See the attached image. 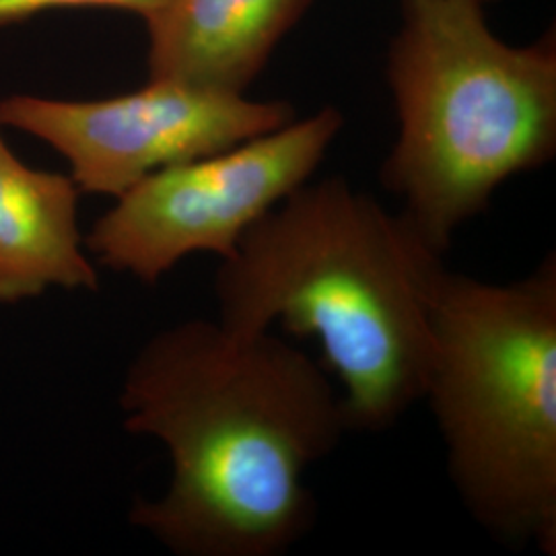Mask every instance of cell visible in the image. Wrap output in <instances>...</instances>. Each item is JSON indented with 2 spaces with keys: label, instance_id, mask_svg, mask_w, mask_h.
<instances>
[{
  "label": "cell",
  "instance_id": "cell-1",
  "mask_svg": "<svg viewBox=\"0 0 556 556\" xmlns=\"http://www.w3.org/2000/svg\"><path fill=\"white\" fill-rule=\"evenodd\" d=\"M122 425L167 450L172 478L130 521L179 556H280L316 523L307 470L346 418L326 369L273 332L186 319L126 369Z\"/></svg>",
  "mask_w": 556,
  "mask_h": 556
},
{
  "label": "cell",
  "instance_id": "cell-2",
  "mask_svg": "<svg viewBox=\"0 0 556 556\" xmlns=\"http://www.w3.org/2000/svg\"><path fill=\"white\" fill-rule=\"evenodd\" d=\"M443 270L402 213L346 179L307 181L220 260L217 321L241 334L280 326L316 338L349 431L383 433L422 400Z\"/></svg>",
  "mask_w": 556,
  "mask_h": 556
},
{
  "label": "cell",
  "instance_id": "cell-3",
  "mask_svg": "<svg viewBox=\"0 0 556 556\" xmlns=\"http://www.w3.org/2000/svg\"><path fill=\"white\" fill-rule=\"evenodd\" d=\"M388 54L397 139L381 184L441 256L507 179L556 153V43L514 48L478 0H404Z\"/></svg>",
  "mask_w": 556,
  "mask_h": 556
},
{
  "label": "cell",
  "instance_id": "cell-4",
  "mask_svg": "<svg viewBox=\"0 0 556 556\" xmlns=\"http://www.w3.org/2000/svg\"><path fill=\"white\" fill-rule=\"evenodd\" d=\"M422 400L470 517L503 544L555 556V252L509 282L441 273Z\"/></svg>",
  "mask_w": 556,
  "mask_h": 556
},
{
  "label": "cell",
  "instance_id": "cell-5",
  "mask_svg": "<svg viewBox=\"0 0 556 556\" xmlns=\"http://www.w3.org/2000/svg\"><path fill=\"white\" fill-rule=\"evenodd\" d=\"M344 116L328 105L219 153L151 174L85 236L93 262L157 285L194 254L229 258L243 233L316 174Z\"/></svg>",
  "mask_w": 556,
  "mask_h": 556
},
{
  "label": "cell",
  "instance_id": "cell-6",
  "mask_svg": "<svg viewBox=\"0 0 556 556\" xmlns=\"http://www.w3.org/2000/svg\"><path fill=\"white\" fill-rule=\"evenodd\" d=\"M291 119L295 110L287 101L248 100L172 79H149L139 91L105 100H0V124L59 151L80 194L114 199L155 172L231 149Z\"/></svg>",
  "mask_w": 556,
  "mask_h": 556
},
{
  "label": "cell",
  "instance_id": "cell-7",
  "mask_svg": "<svg viewBox=\"0 0 556 556\" xmlns=\"http://www.w3.org/2000/svg\"><path fill=\"white\" fill-rule=\"evenodd\" d=\"M314 0H165L147 21L149 79L243 96Z\"/></svg>",
  "mask_w": 556,
  "mask_h": 556
},
{
  "label": "cell",
  "instance_id": "cell-8",
  "mask_svg": "<svg viewBox=\"0 0 556 556\" xmlns=\"http://www.w3.org/2000/svg\"><path fill=\"white\" fill-rule=\"evenodd\" d=\"M0 124V303L50 289L98 291V264L79 227L80 190L71 176L25 165Z\"/></svg>",
  "mask_w": 556,
  "mask_h": 556
},
{
  "label": "cell",
  "instance_id": "cell-9",
  "mask_svg": "<svg viewBox=\"0 0 556 556\" xmlns=\"http://www.w3.org/2000/svg\"><path fill=\"white\" fill-rule=\"evenodd\" d=\"M165 0H0V25L31 20L59 9H122L149 20Z\"/></svg>",
  "mask_w": 556,
  "mask_h": 556
},
{
  "label": "cell",
  "instance_id": "cell-10",
  "mask_svg": "<svg viewBox=\"0 0 556 556\" xmlns=\"http://www.w3.org/2000/svg\"><path fill=\"white\" fill-rule=\"evenodd\" d=\"M478 2H482V4H486V2H495V0H478Z\"/></svg>",
  "mask_w": 556,
  "mask_h": 556
}]
</instances>
